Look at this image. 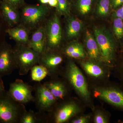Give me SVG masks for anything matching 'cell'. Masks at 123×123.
I'll use <instances>...</instances> for the list:
<instances>
[{"mask_svg": "<svg viewBox=\"0 0 123 123\" xmlns=\"http://www.w3.org/2000/svg\"><path fill=\"white\" fill-rule=\"evenodd\" d=\"M94 97L123 111V90L114 85L96 86L94 88Z\"/></svg>", "mask_w": 123, "mask_h": 123, "instance_id": "8992f818", "label": "cell"}, {"mask_svg": "<svg viewBox=\"0 0 123 123\" xmlns=\"http://www.w3.org/2000/svg\"><path fill=\"white\" fill-rule=\"evenodd\" d=\"M83 23L77 18L69 17L67 20L66 34L67 37L72 39L76 37L83 29Z\"/></svg>", "mask_w": 123, "mask_h": 123, "instance_id": "d6986e66", "label": "cell"}, {"mask_svg": "<svg viewBox=\"0 0 123 123\" xmlns=\"http://www.w3.org/2000/svg\"><path fill=\"white\" fill-rule=\"evenodd\" d=\"M93 0H78L77 7L79 13L86 15L90 12Z\"/></svg>", "mask_w": 123, "mask_h": 123, "instance_id": "603a6c76", "label": "cell"}, {"mask_svg": "<svg viewBox=\"0 0 123 123\" xmlns=\"http://www.w3.org/2000/svg\"><path fill=\"white\" fill-rule=\"evenodd\" d=\"M47 113L39 111L35 112L33 111H26L20 119L19 123H47Z\"/></svg>", "mask_w": 123, "mask_h": 123, "instance_id": "44dd1931", "label": "cell"}, {"mask_svg": "<svg viewBox=\"0 0 123 123\" xmlns=\"http://www.w3.org/2000/svg\"><path fill=\"white\" fill-rule=\"evenodd\" d=\"M103 63L97 62L92 60L80 61L82 68L91 78L97 80H102L108 78L110 75L111 67L107 65L103 66Z\"/></svg>", "mask_w": 123, "mask_h": 123, "instance_id": "4fadbf2b", "label": "cell"}, {"mask_svg": "<svg viewBox=\"0 0 123 123\" xmlns=\"http://www.w3.org/2000/svg\"><path fill=\"white\" fill-rule=\"evenodd\" d=\"M2 77L0 76V95L6 91Z\"/></svg>", "mask_w": 123, "mask_h": 123, "instance_id": "d6a6232c", "label": "cell"}, {"mask_svg": "<svg viewBox=\"0 0 123 123\" xmlns=\"http://www.w3.org/2000/svg\"><path fill=\"white\" fill-rule=\"evenodd\" d=\"M85 44L86 50V52L90 59L97 62L105 64L95 38L88 30L86 31V32Z\"/></svg>", "mask_w": 123, "mask_h": 123, "instance_id": "9a60e30c", "label": "cell"}, {"mask_svg": "<svg viewBox=\"0 0 123 123\" xmlns=\"http://www.w3.org/2000/svg\"><path fill=\"white\" fill-rule=\"evenodd\" d=\"M9 4L15 9H18L22 7L24 4V0H3Z\"/></svg>", "mask_w": 123, "mask_h": 123, "instance_id": "f1b7e54d", "label": "cell"}, {"mask_svg": "<svg viewBox=\"0 0 123 123\" xmlns=\"http://www.w3.org/2000/svg\"><path fill=\"white\" fill-rule=\"evenodd\" d=\"M26 111L24 105L14 101L6 91L0 95V123H19Z\"/></svg>", "mask_w": 123, "mask_h": 123, "instance_id": "3957f363", "label": "cell"}, {"mask_svg": "<svg viewBox=\"0 0 123 123\" xmlns=\"http://www.w3.org/2000/svg\"><path fill=\"white\" fill-rule=\"evenodd\" d=\"M111 6L113 8H115L123 4V0H112Z\"/></svg>", "mask_w": 123, "mask_h": 123, "instance_id": "4dcf8cb0", "label": "cell"}, {"mask_svg": "<svg viewBox=\"0 0 123 123\" xmlns=\"http://www.w3.org/2000/svg\"><path fill=\"white\" fill-rule=\"evenodd\" d=\"M82 111L81 106L76 101L68 98L58 101L53 110L47 114V123H68Z\"/></svg>", "mask_w": 123, "mask_h": 123, "instance_id": "7a4b0ae2", "label": "cell"}, {"mask_svg": "<svg viewBox=\"0 0 123 123\" xmlns=\"http://www.w3.org/2000/svg\"><path fill=\"white\" fill-rule=\"evenodd\" d=\"M34 102L39 111L48 113L57 104L58 101L43 84L38 82L34 86Z\"/></svg>", "mask_w": 123, "mask_h": 123, "instance_id": "52a82bcc", "label": "cell"}, {"mask_svg": "<svg viewBox=\"0 0 123 123\" xmlns=\"http://www.w3.org/2000/svg\"><path fill=\"white\" fill-rule=\"evenodd\" d=\"M45 31L46 49L57 50L61 44L62 34L60 21L56 14L49 21Z\"/></svg>", "mask_w": 123, "mask_h": 123, "instance_id": "8fae6325", "label": "cell"}, {"mask_svg": "<svg viewBox=\"0 0 123 123\" xmlns=\"http://www.w3.org/2000/svg\"><path fill=\"white\" fill-rule=\"evenodd\" d=\"M94 34L104 62L110 67H113L115 60L116 45L111 33L104 27H95Z\"/></svg>", "mask_w": 123, "mask_h": 123, "instance_id": "277c9868", "label": "cell"}, {"mask_svg": "<svg viewBox=\"0 0 123 123\" xmlns=\"http://www.w3.org/2000/svg\"><path fill=\"white\" fill-rule=\"evenodd\" d=\"M17 68L19 75H27L31 69L38 63L40 54L26 45H18L13 49Z\"/></svg>", "mask_w": 123, "mask_h": 123, "instance_id": "5b68a950", "label": "cell"}, {"mask_svg": "<svg viewBox=\"0 0 123 123\" xmlns=\"http://www.w3.org/2000/svg\"><path fill=\"white\" fill-rule=\"evenodd\" d=\"M60 75L84 103L92 110H94L86 79L75 62L72 60H68Z\"/></svg>", "mask_w": 123, "mask_h": 123, "instance_id": "6da1fadb", "label": "cell"}, {"mask_svg": "<svg viewBox=\"0 0 123 123\" xmlns=\"http://www.w3.org/2000/svg\"><path fill=\"white\" fill-rule=\"evenodd\" d=\"M30 71L31 78L33 81L40 82L48 76V71L47 69L40 65H34L31 69Z\"/></svg>", "mask_w": 123, "mask_h": 123, "instance_id": "7402d4cb", "label": "cell"}, {"mask_svg": "<svg viewBox=\"0 0 123 123\" xmlns=\"http://www.w3.org/2000/svg\"><path fill=\"white\" fill-rule=\"evenodd\" d=\"M34 86L30 85L23 80L17 79L10 83L7 92L14 101L25 105L31 102H34Z\"/></svg>", "mask_w": 123, "mask_h": 123, "instance_id": "30bf717a", "label": "cell"}, {"mask_svg": "<svg viewBox=\"0 0 123 123\" xmlns=\"http://www.w3.org/2000/svg\"><path fill=\"white\" fill-rule=\"evenodd\" d=\"M110 0H99L97 9L98 15L101 17L107 15L110 10Z\"/></svg>", "mask_w": 123, "mask_h": 123, "instance_id": "cb8c5ba5", "label": "cell"}, {"mask_svg": "<svg viewBox=\"0 0 123 123\" xmlns=\"http://www.w3.org/2000/svg\"><path fill=\"white\" fill-rule=\"evenodd\" d=\"M115 15L116 17L119 18L123 20V5L116 10Z\"/></svg>", "mask_w": 123, "mask_h": 123, "instance_id": "f546056e", "label": "cell"}, {"mask_svg": "<svg viewBox=\"0 0 123 123\" xmlns=\"http://www.w3.org/2000/svg\"><path fill=\"white\" fill-rule=\"evenodd\" d=\"M7 33L18 43V45H27L29 40V33L24 27H17L8 29Z\"/></svg>", "mask_w": 123, "mask_h": 123, "instance_id": "ffe728a7", "label": "cell"}, {"mask_svg": "<svg viewBox=\"0 0 123 123\" xmlns=\"http://www.w3.org/2000/svg\"><path fill=\"white\" fill-rule=\"evenodd\" d=\"M109 117L106 112L101 109H97L95 111L93 121L94 123H109Z\"/></svg>", "mask_w": 123, "mask_h": 123, "instance_id": "d4e9b609", "label": "cell"}, {"mask_svg": "<svg viewBox=\"0 0 123 123\" xmlns=\"http://www.w3.org/2000/svg\"><path fill=\"white\" fill-rule=\"evenodd\" d=\"M113 31L116 37L118 39L123 37V20L116 18L113 21Z\"/></svg>", "mask_w": 123, "mask_h": 123, "instance_id": "484cf974", "label": "cell"}, {"mask_svg": "<svg viewBox=\"0 0 123 123\" xmlns=\"http://www.w3.org/2000/svg\"><path fill=\"white\" fill-rule=\"evenodd\" d=\"M27 46L39 54L44 52L46 49L45 26L39 27L33 33Z\"/></svg>", "mask_w": 123, "mask_h": 123, "instance_id": "2e32d148", "label": "cell"}, {"mask_svg": "<svg viewBox=\"0 0 123 123\" xmlns=\"http://www.w3.org/2000/svg\"><path fill=\"white\" fill-rule=\"evenodd\" d=\"M1 8L3 15L9 24L14 25L18 23L20 16L17 9L4 0L1 3Z\"/></svg>", "mask_w": 123, "mask_h": 123, "instance_id": "ac0fdd59", "label": "cell"}, {"mask_svg": "<svg viewBox=\"0 0 123 123\" xmlns=\"http://www.w3.org/2000/svg\"><path fill=\"white\" fill-rule=\"evenodd\" d=\"M43 84L58 101L68 98L70 87L63 78L60 79L58 76L51 78Z\"/></svg>", "mask_w": 123, "mask_h": 123, "instance_id": "5bb4252c", "label": "cell"}, {"mask_svg": "<svg viewBox=\"0 0 123 123\" xmlns=\"http://www.w3.org/2000/svg\"><path fill=\"white\" fill-rule=\"evenodd\" d=\"M49 12L45 5H32L23 7L22 11L21 18L26 28L33 29L43 22Z\"/></svg>", "mask_w": 123, "mask_h": 123, "instance_id": "ba28073f", "label": "cell"}, {"mask_svg": "<svg viewBox=\"0 0 123 123\" xmlns=\"http://www.w3.org/2000/svg\"><path fill=\"white\" fill-rule=\"evenodd\" d=\"M91 116L90 115H85L75 117L71 119L69 123H88L90 122Z\"/></svg>", "mask_w": 123, "mask_h": 123, "instance_id": "83f0119b", "label": "cell"}, {"mask_svg": "<svg viewBox=\"0 0 123 123\" xmlns=\"http://www.w3.org/2000/svg\"><path fill=\"white\" fill-rule=\"evenodd\" d=\"M64 55L57 50H47L40 54L38 64L44 66L50 78L60 75L62 69L61 65L64 61Z\"/></svg>", "mask_w": 123, "mask_h": 123, "instance_id": "9c48e42d", "label": "cell"}, {"mask_svg": "<svg viewBox=\"0 0 123 123\" xmlns=\"http://www.w3.org/2000/svg\"><path fill=\"white\" fill-rule=\"evenodd\" d=\"M39 1L42 5H46L48 4L49 0H39Z\"/></svg>", "mask_w": 123, "mask_h": 123, "instance_id": "e575fe53", "label": "cell"}, {"mask_svg": "<svg viewBox=\"0 0 123 123\" xmlns=\"http://www.w3.org/2000/svg\"><path fill=\"white\" fill-rule=\"evenodd\" d=\"M48 4L51 7H57L58 5L57 0H49Z\"/></svg>", "mask_w": 123, "mask_h": 123, "instance_id": "836d02e7", "label": "cell"}, {"mask_svg": "<svg viewBox=\"0 0 123 123\" xmlns=\"http://www.w3.org/2000/svg\"><path fill=\"white\" fill-rule=\"evenodd\" d=\"M58 5L56 7L57 12L62 15H68L70 8L68 0H57Z\"/></svg>", "mask_w": 123, "mask_h": 123, "instance_id": "4316f807", "label": "cell"}, {"mask_svg": "<svg viewBox=\"0 0 123 123\" xmlns=\"http://www.w3.org/2000/svg\"><path fill=\"white\" fill-rule=\"evenodd\" d=\"M61 52L68 58L78 59H85L87 55L85 46L78 41L68 43L62 49Z\"/></svg>", "mask_w": 123, "mask_h": 123, "instance_id": "e0dca14e", "label": "cell"}, {"mask_svg": "<svg viewBox=\"0 0 123 123\" xmlns=\"http://www.w3.org/2000/svg\"><path fill=\"white\" fill-rule=\"evenodd\" d=\"M118 73V76L121 80L123 85V63L122 66H120L118 69H117Z\"/></svg>", "mask_w": 123, "mask_h": 123, "instance_id": "1f68e13d", "label": "cell"}, {"mask_svg": "<svg viewBox=\"0 0 123 123\" xmlns=\"http://www.w3.org/2000/svg\"><path fill=\"white\" fill-rule=\"evenodd\" d=\"M16 68L13 49L5 44L0 46V76L10 75Z\"/></svg>", "mask_w": 123, "mask_h": 123, "instance_id": "7c38bea8", "label": "cell"}]
</instances>
